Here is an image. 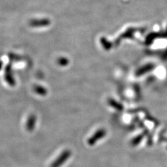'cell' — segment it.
Masks as SVG:
<instances>
[{"instance_id": "obj_1", "label": "cell", "mask_w": 167, "mask_h": 167, "mask_svg": "<svg viewBox=\"0 0 167 167\" xmlns=\"http://www.w3.org/2000/svg\"><path fill=\"white\" fill-rule=\"evenodd\" d=\"M71 155V152L69 150H65L57 158L53 163L51 165V167H60L63 165L66 161L68 160Z\"/></svg>"}, {"instance_id": "obj_3", "label": "cell", "mask_w": 167, "mask_h": 167, "mask_svg": "<svg viewBox=\"0 0 167 167\" xmlns=\"http://www.w3.org/2000/svg\"><path fill=\"white\" fill-rule=\"evenodd\" d=\"M142 139H143V135H138L137 137L134 138L131 140V145L133 146L138 145L140 143V142L141 141Z\"/></svg>"}, {"instance_id": "obj_2", "label": "cell", "mask_w": 167, "mask_h": 167, "mask_svg": "<svg viewBox=\"0 0 167 167\" xmlns=\"http://www.w3.org/2000/svg\"><path fill=\"white\" fill-rule=\"evenodd\" d=\"M107 134V131L105 129H100L93 134L92 136H91L88 139V144L90 145H95L99 140L103 138Z\"/></svg>"}]
</instances>
